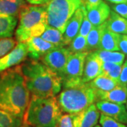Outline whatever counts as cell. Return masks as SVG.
Here are the masks:
<instances>
[{
	"label": "cell",
	"instance_id": "cell-1",
	"mask_svg": "<svg viewBox=\"0 0 127 127\" xmlns=\"http://www.w3.org/2000/svg\"><path fill=\"white\" fill-rule=\"evenodd\" d=\"M30 100L21 66L0 72V109L23 119Z\"/></svg>",
	"mask_w": 127,
	"mask_h": 127
},
{
	"label": "cell",
	"instance_id": "cell-40",
	"mask_svg": "<svg viewBox=\"0 0 127 127\" xmlns=\"http://www.w3.org/2000/svg\"><path fill=\"white\" fill-rule=\"evenodd\" d=\"M126 107H127V105H126Z\"/></svg>",
	"mask_w": 127,
	"mask_h": 127
},
{
	"label": "cell",
	"instance_id": "cell-25",
	"mask_svg": "<svg viewBox=\"0 0 127 127\" xmlns=\"http://www.w3.org/2000/svg\"><path fill=\"white\" fill-rule=\"evenodd\" d=\"M23 124L22 119L0 109V127H21Z\"/></svg>",
	"mask_w": 127,
	"mask_h": 127
},
{
	"label": "cell",
	"instance_id": "cell-36",
	"mask_svg": "<svg viewBox=\"0 0 127 127\" xmlns=\"http://www.w3.org/2000/svg\"><path fill=\"white\" fill-rule=\"evenodd\" d=\"M32 5H42L47 4L50 0H26Z\"/></svg>",
	"mask_w": 127,
	"mask_h": 127
},
{
	"label": "cell",
	"instance_id": "cell-37",
	"mask_svg": "<svg viewBox=\"0 0 127 127\" xmlns=\"http://www.w3.org/2000/svg\"><path fill=\"white\" fill-rule=\"evenodd\" d=\"M113 4H123V3H127V0H106Z\"/></svg>",
	"mask_w": 127,
	"mask_h": 127
},
{
	"label": "cell",
	"instance_id": "cell-31",
	"mask_svg": "<svg viewBox=\"0 0 127 127\" xmlns=\"http://www.w3.org/2000/svg\"><path fill=\"white\" fill-rule=\"evenodd\" d=\"M110 8H112L115 13L127 19V3L113 4Z\"/></svg>",
	"mask_w": 127,
	"mask_h": 127
},
{
	"label": "cell",
	"instance_id": "cell-5",
	"mask_svg": "<svg viewBox=\"0 0 127 127\" xmlns=\"http://www.w3.org/2000/svg\"><path fill=\"white\" fill-rule=\"evenodd\" d=\"M47 26L45 5H26L19 14V24L15 32L18 42H26L32 37H40Z\"/></svg>",
	"mask_w": 127,
	"mask_h": 127
},
{
	"label": "cell",
	"instance_id": "cell-23",
	"mask_svg": "<svg viewBox=\"0 0 127 127\" xmlns=\"http://www.w3.org/2000/svg\"><path fill=\"white\" fill-rule=\"evenodd\" d=\"M102 62H112L117 64H123L126 56L119 51H107L97 50L95 51Z\"/></svg>",
	"mask_w": 127,
	"mask_h": 127
},
{
	"label": "cell",
	"instance_id": "cell-20",
	"mask_svg": "<svg viewBox=\"0 0 127 127\" xmlns=\"http://www.w3.org/2000/svg\"><path fill=\"white\" fill-rule=\"evenodd\" d=\"M18 18L13 16H0V40L13 36Z\"/></svg>",
	"mask_w": 127,
	"mask_h": 127
},
{
	"label": "cell",
	"instance_id": "cell-3",
	"mask_svg": "<svg viewBox=\"0 0 127 127\" xmlns=\"http://www.w3.org/2000/svg\"><path fill=\"white\" fill-rule=\"evenodd\" d=\"M62 114L56 97L31 96L23 117V124L31 127H57Z\"/></svg>",
	"mask_w": 127,
	"mask_h": 127
},
{
	"label": "cell",
	"instance_id": "cell-30",
	"mask_svg": "<svg viewBox=\"0 0 127 127\" xmlns=\"http://www.w3.org/2000/svg\"><path fill=\"white\" fill-rule=\"evenodd\" d=\"M73 118L74 114L67 113L62 114L57 127H75Z\"/></svg>",
	"mask_w": 127,
	"mask_h": 127
},
{
	"label": "cell",
	"instance_id": "cell-14",
	"mask_svg": "<svg viewBox=\"0 0 127 127\" xmlns=\"http://www.w3.org/2000/svg\"><path fill=\"white\" fill-rule=\"evenodd\" d=\"M100 117V111L95 104H91L89 107L74 114V126L75 127H94L97 125Z\"/></svg>",
	"mask_w": 127,
	"mask_h": 127
},
{
	"label": "cell",
	"instance_id": "cell-6",
	"mask_svg": "<svg viewBox=\"0 0 127 127\" xmlns=\"http://www.w3.org/2000/svg\"><path fill=\"white\" fill-rule=\"evenodd\" d=\"M83 4V0H50L45 4L47 25L64 34L68 21Z\"/></svg>",
	"mask_w": 127,
	"mask_h": 127
},
{
	"label": "cell",
	"instance_id": "cell-28",
	"mask_svg": "<svg viewBox=\"0 0 127 127\" xmlns=\"http://www.w3.org/2000/svg\"><path fill=\"white\" fill-rule=\"evenodd\" d=\"M99 122L101 127H127L124 124L119 122L114 119L101 113Z\"/></svg>",
	"mask_w": 127,
	"mask_h": 127
},
{
	"label": "cell",
	"instance_id": "cell-27",
	"mask_svg": "<svg viewBox=\"0 0 127 127\" xmlns=\"http://www.w3.org/2000/svg\"><path fill=\"white\" fill-rule=\"evenodd\" d=\"M16 40L10 38H4L0 40V58L8 54L16 45Z\"/></svg>",
	"mask_w": 127,
	"mask_h": 127
},
{
	"label": "cell",
	"instance_id": "cell-8",
	"mask_svg": "<svg viewBox=\"0 0 127 127\" xmlns=\"http://www.w3.org/2000/svg\"><path fill=\"white\" fill-rule=\"evenodd\" d=\"M71 54L68 47H56L44 55L41 61L62 78L68 57Z\"/></svg>",
	"mask_w": 127,
	"mask_h": 127
},
{
	"label": "cell",
	"instance_id": "cell-21",
	"mask_svg": "<svg viewBox=\"0 0 127 127\" xmlns=\"http://www.w3.org/2000/svg\"><path fill=\"white\" fill-rule=\"evenodd\" d=\"M89 83L95 91H110L119 85L117 81L102 73L89 82Z\"/></svg>",
	"mask_w": 127,
	"mask_h": 127
},
{
	"label": "cell",
	"instance_id": "cell-12",
	"mask_svg": "<svg viewBox=\"0 0 127 127\" xmlns=\"http://www.w3.org/2000/svg\"><path fill=\"white\" fill-rule=\"evenodd\" d=\"M102 63L95 51L90 52L85 60L82 82H90L100 75L102 73Z\"/></svg>",
	"mask_w": 127,
	"mask_h": 127
},
{
	"label": "cell",
	"instance_id": "cell-33",
	"mask_svg": "<svg viewBox=\"0 0 127 127\" xmlns=\"http://www.w3.org/2000/svg\"><path fill=\"white\" fill-rule=\"evenodd\" d=\"M118 82L119 84L127 86V60L122 64V68Z\"/></svg>",
	"mask_w": 127,
	"mask_h": 127
},
{
	"label": "cell",
	"instance_id": "cell-13",
	"mask_svg": "<svg viewBox=\"0 0 127 127\" xmlns=\"http://www.w3.org/2000/svg\"><path fill=\"white\" fill-rule=\"evenodd\" d=\"M85 9L86 8L84 4L81 5L75 11L71 18L68 21L63 34V43L64 46L68 45L74 39V37L78 34L83 18Z\"/></svg>",
	"mask_w": 127,
	"mask_h": 127
},
{
	"label": "cell",
	"instance_id": "cell-16",
	"mask_svg": "<svg viewBox=\"0 0 127 127\" xmlns=\"http://www.w3.org/2000/svg\"><path fill=\"white\" fill-rule=\"evenodd\" d=\"M87 16L93 26H97L104 23L111 12L110 6L106 2L102 1L99 4L90 9H87Z\"/></svg>",
	"mask_w": 127,
	"mask_h": 127
},
{
	"label": "cell",
	"instance_id": "cell-2",
	"mask_svg": "<svg viewBox=\"0 0 127 127\" xmlns=\"http://www.w3.org/2000/svg\"><path fill=\"white\" fill-rule=\"evenodd\" d=\"M21 68L31 96L55 97L62 90L61 78L42 61L31 59L25 61Z\"/></svg>",
	"mask_w": 127,
	"mask_h": 127
},
{
	"label": "cell",
	"instance_id": "cell-4",
	"mask_svg": "<svg viewBox=\"0 0 127 127\" xmlns=\"http://www.w3.org/2000/svg\"><path fill=\"white\" fill-rule=\"evenodd\" d=\"M56 98L62 111L71 114L79 113L97 102L95 91L89 82L63 87Z\"/></svg>",
	"mask_w": 127,
	"mask_h": 127
},
{
	"label": "cell",
	"instance_id": "cell-39",
	"mask_svg": "<svg viewBox=\"0 0 127 127\" xmlns=\"http://www.w3.org/2000/svg\"><path fill=\"white\" fill-rule=\"evenodd\" d=\"M94 127H101V126H100V125H97H97H96V126Z\"/></svg>",
	"mask_w": 127,
	"mask_h": 127
},
{
	"label": "cell",
	"instance_id": "cell-9",
	"mask_svg": "<svg viewBox=\"0 0 127 127\" xmlns=\"http://www.w3.org/2000/svg\"><path fill=\"white\" fill-rule=\"evenodd\" d=\"M27 57L28 48L26 42H18L13 50L0 58V72L25 62Z\"/></svg>",
	"mask_w": 127,
	"mask_h": 127
},
{
	"label": "cell",
	"instance_id": "cell-11",
	"mask_svg": "<svg viewBox=\"0 0 127 127\" xmlns=\"http://www.w3.org/2000/svg\"><path fill=\"white\" fill-rule=\"evenodd\" d=\"M26 44L28 48V56L34 60H41L44 55L57 47L44 40L41 37H31L26 42Z\"/></svg>",
	"mask_w": 127,
	"mask_h": 127
},
{
	"label": "cell",
	"instance_id": "cell-15",
	"mask_svg": "<svg viewBox=\"0 0 127 127\" xmlns=\"http://www.w3.org/2000/svg\"><path fill=\"white\" fill-rule=\"evenodd\" d=\"M95 93L97 101L104 100L122 104L127 102V86L120 84L110 91H95Z\"/></svg>",
	"mask_w": 127,
	"mask_h": 127
},
{
	"label": "cell",
	"instance_id": "cell-7",
	"mask_svg": "<svg viewBox=\"0 0 127 127\" xmlns=\"http://www.w3.org/2000/svg\"><path fill=\"white\" fill-rule=\"evenodd\" d=\"M88 53L84 52L70 55L61 78L62 86H71L82 82L84 63Z\"/></svg>",
	"mask_w": 127,
	"mask_h": 127
},
{
	"label": "cell",
	"instance_id": "cell-22",
	"mask_svg": "<svg viewBox=\"0 0 127 127\" xmlns=\"http://www.w3.org/2000/svg\"><path fill=\"white\" fill-rule=\"evenodd\" d=\"M44 40L50 42L57 47H63V33L55 28L47 25L45 31L40 36Z\"/></svg>",
	"mask_w": 127,
	"mask_h": 127
},
{
	"label": "cell",
	"instance_id": "cell-38",
	"mask_svg": "<svg viewBox=\"0 0 127 127\" xmlns=\"http://www.w3.org/2000/svg\"><path fill=\"white\" fill-rule=\"evenodd\" d=\"M31 127L28 126V125H27V124H23V125H22V127Z\"/></svg>",
	"mask_w": 127,
	"mask_h": 127
},
{
	"label": "cell",
	"instance_id": "cell-10",
	"mask_svg": "<svg viewBox=\"0 0 127 127\" xmlns=\"http://www.w3.org/2000/svg\"><path fill=\"white\" fill-rule=\"evenodd\" d=\"M95 105L101 114L114 119L119 122L124 124H127V110L124 104L99 100L96 102Z\"/></svg>",
	"mask_w": 127,
	"mask_h": 127
},
{
	"label": "cell",
	"instance_id": "cell-34",
	"mask_svg": "<svg viewBox=\"0 0 127 127\" xmlns=\"http://www.w3.org/2000/svg\"><path fill=\"white\" fill-rule=\"evenodd\" d=\"M119 48V51L127 57V35H120Z\"/></svg>",
	"mask_w": 127,
	"mask_h": 127
},
{
	"label": "cell",
	"instance_id": "cell-29",
	"mask_svg": "<svg viewBox=\"0 0 127 127\" xmlns=\"http://www.w3.org/2000/svg\"><path fill=\"white\" fill-rule=\"evenodd\" d=\"M93 27V26L92 25V23H91V21L88 18L86 9H85L84 14H83V18L82 21L81 27H80V30L78 32V35H81L82 36L86 37Z\"/></svg>",
	"mask_w": 127,
	"mask_h": 127
},
{
	"label": "cell",
	"instance_id": "cell-19",
	"mask_svg": "<svg viewBox=\"0 0 127 127\" xmlns=\"http://www.w3.org/2000/svg\"><path fill=\"white\" fill-rule=\"evenodd\" d=\"M107 26L106 21L97 26H93L86 37L87 50L88 52H93L99 50L101 37Z\"/></svg>",
	"mask_w": 127,
	"mask_h": 127
},
{
	"label": "cell",
	"instance_id": "cell-18",
	"mask_svg": "<svg viewBox=\"0 0 127 127\" xmlns=\"http://www.w3.org/2000/svg\"><path fill=\"white\" fill-rule=\"evenodd\" d=\"M107 28L109 31L120 35H127V19L111 11L108 19L106 21Z\"/></svg>",
	"mask_w": 127,
	"mask_h": 127
},
{
	"label": "cell",
	"instance_id": "cell-32",
	"mask_svg": "<svg viewBox=\"0 0 127 127\" xmlns=\"http://www.w3.org/2000/svg\"><path fill=\"white\" fill-rule=\"evenodd\" d=\"M122 68V64H116L113 67V68L106 74V76H107L108 77L111 78L114 80L119 81Z\"/></svg>",
	"mask_w": 127,
	"mask_h": 127
},
{
	"label": "cell",
	"instance_id": "cell-24",
	"mask_svg": "<svg viewBox=\"0 0 127 127\" xmlns=\"http://www.w3.org/2000/svg\"><path fill=\"white\" fill-rule=\"evenodd\" d=\"M23 8L21 5L9 0H0V16H13L17 17Z\"/></svg>",
	"mask_w": 127,
	"mask_h": 127
},
{
	"label": "cell",
	"instance_id": "cell-35",
	"mask_svg": "<svg viewBox=\"0 0 127 127\" xmlns=\"http://www.w3.org/2000/svg\"><path fill=\"white\" fill-rule=\"evenodd\" d=\"M102 0H83L86 9H90L99 4Z\"/></svg>",
	"mask_w": 127,
	"mask_h": 127
},
{
	"label": "cell",
	"instance_id": "cell-26",
	"mask_svg": "<svg viewBox=\"0 0 127 127\" xmlns=\"http://www.w3.org/2000/svg\"><path fill=\"white\" fill-rule=\"evenodd\" d=\"M68 50L71 53H79L88 52L86 37L78 34L68 45Z\"/></svg>",
	"mask_w": 127,
	"mask_h": 127
},
{
	"label": "cell",
	"instance_id": "cell-17",
	"mask_svg": "<svg viewBox=\"0 0 127 127\" xmlns=\"http://www.w3.org/2000/svg\"><path fill=\"white\" fill-rule=\"evenodd\" d=\"M119 40L120 34L109 31L106 26L101 37L99 50L107 51H119Z\"/></svg>",
	"mask_w": 127,
	"mask_h": 127
}]
</instances>
